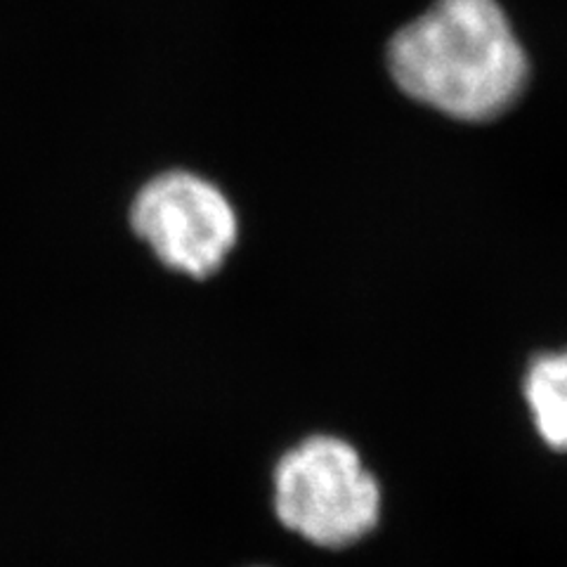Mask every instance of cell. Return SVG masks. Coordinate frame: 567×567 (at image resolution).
<instances>
[{"label":"cell","instance_id":"6da1fadb","mask_svg":"<svg viewBox=\"0 0 567 567\" xmlns=\"http://www.w3.org/2000/svg\"><path fill=\"white\" fill-rule=\"evenodd\" d=\"M385 64L406 97L468 123L506 114L529 83V58L496 0H435L390 39Z\"/></svg>","mask_w":567,"mask_h":567},{"label":"cell","instance_id":"7a4b0ae2","mask_svg":"<svg viewBox=\"0 0 567 567\" xmlns=\"http://www.w3.org/2000/svg\"><path fill=\"white\" fill-rule=\"evenodd\" d=\"M275 513L315 546L348 548L377 529L381 485L350 442L312 435L277 461Z\"/></svg>","mask_w":567,"mask_h":567},{"label":"cell","instance_id":"3957f363","mask_svg":"<svg viewBox=\"0 0 567 567\" xmlns=\"http://www.w3.org/2000/svg\"><path fill=\"white\" fill-rule=\"evenodd\" d=\"M131 227L164 268L194 279L216 275L239 239V218L227 194L189 171H166L142 185Z\"/></svg>","mask_w":567,"mask_h":567},{"label":"cell","instance_id":"277c9868","mask_svg":"<svg viewBox=\"0 0 567 567\" xmlns=\"http://www.w3.org/2000/svg\"><path fill=\"white\" fill-rule=\"evenodd\" d=\"M523 395L548 447L567 452V348L542 352L527 364Z\"/></svg>","mask_w":567,"mask_h":567}]
</instances>
